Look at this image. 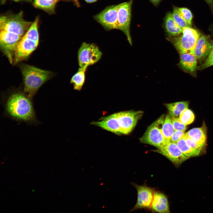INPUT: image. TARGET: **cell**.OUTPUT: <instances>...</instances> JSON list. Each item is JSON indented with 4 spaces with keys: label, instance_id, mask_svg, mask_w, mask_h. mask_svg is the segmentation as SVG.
I'll return each instance as SVG.
<instances>
[{
    "label": "cell",
    "instance_id": "6da1fadb",
    "mask_svg": "<svg viewBox=\"0 0 213 213\" xmlns=\"http://www.w3.org/2000/svg\"><path fill=\"white\" fill-rule=\"evenodd\" d=\"M32 99L24 92L12 93L4 102L5 114L17 121L36 123L37 120Z\"/></svg>",
    "mask_w": 213,
    "mask_h": 213
},
{
    "label": "cell",
    "instance_id": "7a4b0ae2",
    "mask_svg": "<svg viewBox=\"0 0 213 213\" xmlns=\"http://www.w3.org/2000/svg\"><path fill=\"white\" fill-rule=\"evenodd\" d=\"M20 69L24 82L23 92L31 99L52 76L50 71L26 64H22Z\"/></svg>",
    "mask_w": 213,
    "mask_h": 213
},
{
    "label": "cell",
    "instance_id": "3957f363",
    "mask_svg": "<svg viewBox=\"0 0 213 213\" xmlns=\"http://www.w3.org/2000/svg\"><path fill=\"white\" fill-rule=\"evenodd\" d=\"M200 33L191 27L182 29V33L177 36L167 37V39L175 46L179 54L190 53L200 36Z\"/></svg>",
    "mask_w": 213,
    "mask_h": 213
},
{
    "label": "cell",
    "instance_id": "277c9868",
    "mask_svg": "<svg viewBox=\"0 0 213 213\" xmlns=\"http://www.w3.org/2000/svg\"><path fill=\"white\" fill-rule=\"evenodd\" d=\"M32 22L25 20L23 13H18L7 16H2L0 18V30L14 33L22 37L28 30Z\"/></svg>",
    "mask_w": 213,
    "mask_h": 213
},
{
    "label": "cell",
    "instance_id": "5b68a950",
    "mask_svg": "<svg viewBox=\"0 0 213 213\" xmlns=\"http://www.w3.org/2000/svg\"><path fill=\"white\" fill-rule=\"evenodd\" d=\"M102 56V53L96 45L83 42L78 52L79 67L88 68L98 62Z\"/></svg>",
    "mask_w": 213,
    "mask_h": 213
},
{
    "label": "cell",
    "instance_id": "8992f818",
    "mask_svg": "<svg viewBox=\"0 0 213 213\" xmlns=\"http://www.w3.org/2000/svg\"><path fill=\"white\" fill-rule=\"evenodd\" d=\"M164 119V115L162 116L148 128L140 139L142 142L152 145L158 149L167 143L162 132Z\"/></svg>",
    "mask_w": 213,
    "mask_h": 213
},
{
    "label": "cell",
    "instance_id": "52a82bcc",
    "mask_svg": "<svg viewBox=\"0 0 213 213\" xmlns=\"http://www.w3.org/2000/svg\"><path fill=\"white\" fill-rule=\"evenodd\" d=\"M133 0L120 4L117 12V29L122 31L125 34L130 45L132 40L130 32L131 10Z\"/></svg>",
    "mask_w": 213,
    "mask_h": 213
},
{
    "label": "cell",
    "instance_id": "ba28073f",
    "mask_svg": "<svg viewBox=\"0 0 213 213\" xmlns=\"http://www.w3.org/2000/svg\"><path fill=\"white\" fill-rule=\"evenodd\" d=\"M120 4L106 7L95 16V19L107 30L117 29V12Z\"/></svg>",
    "mask_w": 213,
    "mask_h": 213
},
{
    "label": "cell",
    "instance_id": "9c48e42d",
    "mask_svg": "<svg viewBox=\"0 0 213 213\" xmlns=\"http://www.w3.org/2000/svg\"><path fill=\"white\" fill-rule=\"evenodd\" d=\"M117 119L122 133L127 134L135 127L142 116V111H126L117 113Z\"/></svg>",
    "mask_w": 213,
    "mask_h": 213
},
{
    "label": "cell",
    "instance_id": "30bf717a",
    "mask_svg": "<svg viewBox=\"0 0 213 213\" xmlns=\"http://www.w3.org/2000/svg\"><path fill=\"white\" fill-rule=\"evenodd\" d=\"M168 159L174 165L179 166L189 158L185 155L176 143L170 141L157 151Z\"/></svg>",
    "mask_w": 213,
    "mask_h": 213
},
{
    "label": "cell",
    "instance_id": "8fae6325",
    "mask_svg": "<svg viewBox=\"0 0 213 213\" xmlns=\"http://www.w3.org/2000/svg\"><path fill=\"white\" fill-rule=\"evenodd\" d=\"M137 192V202L132 211L151 208L155 193L154 190L146 185L134 184Z\"/></svg>",
    "mask_w": 213,
    "mask_h": 213
},
{
    "label": "cell",
    "instance_id": "7c38bea8",
    "mask_svg": "<svg viewBox=\"0 0 213 213\" xmlns=\"http://www.w3.org/2000/svg\"><path fill=\"white\" fill-rule=\"evenodd\" d=\"M213 45V40L210 38L209 36H200L190 53L197 59H203L208 55Z\"/></svg>",
    "mask_w": 213,
    "mask_h": 213
},
{
    "label": "cell",
    "instance_id": "4fadbf2b",
    "mask_svg": "<svg viewBox=\"0 0 213 213\" xmlns=\"http://www.w3.org/2000/svg\"><path fill=\"white\" fill-rule=\"evenodd\" d=\"M91 124L117 135L122 134L117 113L105 117L100 121L93 122Z\"/></svg>",
    "mask_w": 213,
    "mask_h": 213
},
{
    "label": "cell",
    "instance_id": "5bb4252c",
    "mask_svg": "<svg viewBox=\"0 0 213 213\" xmlns=\"http://www.w3.org/2000/svg\"><path fill=\"white\" fill-rule=\"evenodd\" d=\"M151 208L153 211L157 212H170L167 197L164 194L159 191L154 193Z\"/></svg>",
    "mask_w": 213,
    "mask_h": 213
},
{
    "label": "cell",
    "instance_id": "9a60e30c",
    "mask_svg": "<svg viewBox=\"0 0 213 213\" xmlns=\"http://www.w3.org/2000/svg\"><path fill=\"white\" fill-rule=\"evenodd\" d=\"M180 67L183 70L191 74L196 71L197 65V59L191 53L180 54Z\"/></svg>",
    "mask_w": 213,
    "mask_h": 213
},
{
    "label": "cell",
    "instance_id": "2e32d148",
    "mask_svg": "<svg viewBox=\"0 0 213 213\" xmlns=\"http://www.w3.org/2000/svg\"><path fill=\"white\" fill-rule=\"evenodd\" d=\"M164 26L167 37L178 36L182 32V29L178 25L173 19L172 13L167 12L165 17Z\"/></svg>",
    "mask_w": 213,
    "mask_h": 213
},
{
    "label": "cell",
    "instance_id": "e0dca14e",
    "mask_svg": "<svg viewBox=\"0 0 213 213\" xmlns=\"http://www.w3.org/2000/svg\"><path fill=\"white\" fill-rule=\"evenodd\" d=\"M87 69V68L79 67L72 77L70 83L72 84L74 90L80 91L82 89L85 82Z\"/></svg>",
    "mask_w": 213,
    "mask_h": 213
},
{
    "label": "cell",
    "instance_id": "ac0fdd59",
    "mask_svg": "<svg viewBox=\"0 0 213 213\" xmlns=\"http://www.w3.org/2000/svg\"><path fill=\"white\" fill-rule=\"evenodd\" d=\"M188 102L182 101L167 104L165 105L169 115L172 118L179 117L184 110L188 108Z\"/></svg>",
    "mask_w": 213,
    "mask_h": 213
},
{
    "label": "cell",
    "instance_id": "d6986e66",
    "mask_svg": "<svg viewBox=\"0 0 213 213\" xmlns=\"http://www.w3.org/2000/svg\"><path fill=\"white\" fill-rule=\"evenodd\" d=\"M185 134L198 144L203 146L205 143L206 135L204 128H193L189 130Z\"/></svg>",
    "mask_w": 213,
    "mask_h": 213
},
{
    "label": "cell",
    "instance_id": "ffe728a7",
    "mask_svg": "<svg viewBox=\"0 0 213 213\" xmlns=\"http://www.w3.org/2000/svg\"><path fill=\"white\" fill-rule=\"evenodd\" d=\"M176 143L182 153L189 158L198 156L200 154V151L194 149L188 145L184 136Z\"/></svg>",
    "mask_w": 213,
    "mask_h": 213
},
{
    "label": "cell",
    "instance_id": "44dd1931",
    "mask_svg": "<svg viewBox=\"0 0 213 213\" xmlns=\"http://www.w3.org/2000/svg\"><path fill=\"white\" fill-rule=\"evenodd\" d=\"M174 131L172 118L169 114H167L164 119L162 128V132L167 143L170 141L171 138Z\"/></svg>",
    "mask_w": 213,
    "mask_h": 213
},
{
    "label": "cell",
    "instance_id": "7402d4cb",
    "mask_svg": "<svg viewBox=\"0 0 213 213\" xmlns=\"http://www.w3.org/2000/svg\"><path fill=\"white\" fill-rule=\"evenodd\" d=\"M59 0H34V6L50 13L54 12L57 3Z\"/></svg>",
    "mask_w": 213,
    "mask_h": 213
},
{
    "label": "cell",
    "instance_id": "603a6c76",
    "mask_svg": "<svg viewBox=\"0 0 213 213\" xmlns=\"http://www.w3.org/2000/svg\"><path fill=\"white\" fill-rule=\"evenodd\" d=\"M172 14L175 22L182 29L186 27H191L184 19L177 7H173Z\"/></svg>",
    "mask_w": 213,
    "mask_h": 213
},
{
    "label": "cell",
    "instance_id": "cb8c5ba5",
    "mask_svg": "<svg viewBox=\"0 0 213 213\" xmlns=\"http://www.w3.org/2000/svg\"><path fill=\"white\" fill-rule=\"evenodd\" d=\"M179 117L181 122L187 125L191 124L193 121L195 117L193 112L187 108L181 113Z\"/></svg>",
    "mask_w": 213,
    "mask_h": 213
},
{
    "label": "cell",
    "instance_id": "d4e9b609",
    "mask_svg": "<svg viewBox=\"0 0 213 213\" xmlns=\"http://www.w3.org/2000/svg\"><path fill=\"white\" fill-rule=\"evenodd\" d=\"M177 7L181 13L184 19L188 25L191 27L193 17L191 11L185 7Z\"/></svg>",
    "mask_w": 213,
    "mask_h": 213
},
{
    "label": "cell",
    "instance_id": "484cf974",
    "mask_svg": "<svg viewBox=\"0 0 213 213\" xmlns=\"http://www.w3.org/2000/svg\"><path fill=\"white\" fill-rule=\"evenodd\" d=\"M172 121L175 130L185 131L187 129L186 125L181 122L179 117L172 118Z\"/></svg>",
    "mask_w": 213,
    "mask_h": 213
},
{
    "label": "cell",
    "instance_id": "4316f807",
    "mask_svg": "<svg viewBox=\"0 0 213 213\" xmlns=\"http://www.w3.org/2000/svg\"><path fill=\"white\" fill-rule=\"evenodd\" d=\"M213 65V45L206 59L200 66L199 69H203Z\"/></svg>",
    "mask_w": 213,
    "mask_h": 213
},
{
    "label": "cell",
    "instance_id": "83f0119b",
    "mask_svg": "<svg viewBox=\"0 0 213 213\" xmlns=\"http://www.w3.org/2000/svg\"><path fill=\"white\" fill-rule=\"evenodd\" d=\"M188 145L191 148L195 149L201 151L204 146L198 144L195 141L186 136H184Z\"/></svg>",
    "mask_w": 213,
    "mask_h": 213
},
{
    "label": "cell",
    "instance_id": "f1b7e54d",
    "mask_svg": "<svg viewBox=\"0 0 213 213\" xmlns=\"http://www.w3.org/2000/svg\"><path fill=\"white\" fill-rule=\"evenodd\" d=\"M185 133L184 131L175 130L170 139V141L176 143L183 137Z\"/></svg>",
    "mask_w": 213,
    "mask_h": 213
},
{
    "label": "cell",
    "instance_id": "f546056e",
    "mask_svg": "<svg viewBox=\"0 0 213 213\" xmlns=\"http://www.w3.org/2000/svg\"><path fill=\"white\" fill-rule=\"evenodd\" d=\"M155 6H156L159 4L162 0H149Z\"/></svg>",
    "mask_w": 213,
    "mask_h": 213
},
{
    "label": "cell",
    "instance_id": "4dcf8cb0",
    "mask_svg": "<svg viewBox=\"0 0 213 213\" xmlns=\"http://www.w3.org/2000/svg\"><path fill=\"white\" fill-rule=\"evenodd\" d=\"M210 6L212 10L213 9V2L212 0H204Z\"/></svg>",
    "mask_w": 213,
    "mask_h": 213
},
{
    "label": "cell",
    "instance_id": "1f68e13d",
    "mask_svg": "<svg viewBox=\"0 0 213 213\" xmlns=\"http://www.w3.org/2000/svg\"><path fill=\"white\" fill-rule=\"evenodd\" d=\"M74 0L75 1H76V2L77 3V2H76V1H77V0ZM84 0L87 2L91 3H93V2H94L96 1L97 0Z\"/></svg>",
    "mask_w": 213,
    "mask_h": 213
},
{
    "label": "cell",
    "instance_id": "d6a6232c",
    "mask_svg": "<svg viewBox=\"0 0 213 213\" xmlns=\"http://www.w3.org/2000/svg\"><path fill=\"white\" fill-rule=\"evenodd\" d=\"M20 0H14V1H20ZM22 0L25 1H31L32 0Z\"/></svg>",
    "mask_w": 213,
    "mask_h": 213
},
{
    "label": "cell",
    "instance_id": "836d02e7",
    "mask_svg": "<svg viewBox=\"0 0 213 213\" xmlns=\"http://www.w3.org/2000/svg\"></svg>",
    "mask_w": 213,
    "mask_h": 213
},
{
    "label": "cell",
    "instance_id": "e575fe53",
    "mask_svg": "<svg viewBox=\"0 0 213 213\" xmlns=\"http://www.w3.org/2000/svg\"></svg>",
    "mask_w": 213,
    "mask_h": 213
}]
</instances>
